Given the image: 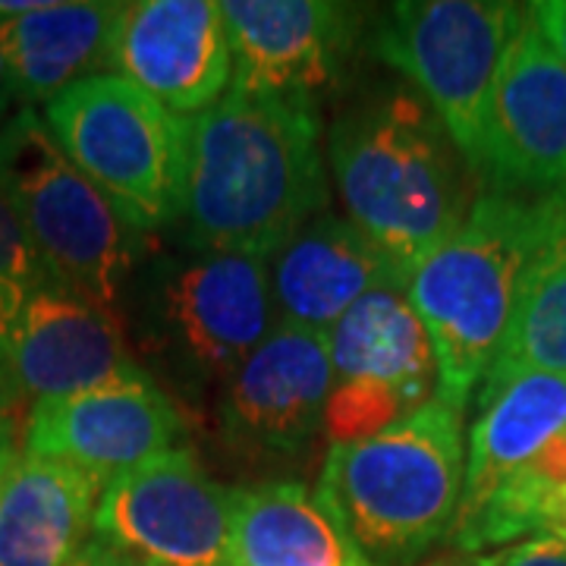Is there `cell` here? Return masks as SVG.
<instances>
[{
	"label": "cell",
	"instance_id": "20",
	"mask_svg": "<svg viewBox=\"0 0 566 566\" xmlns=\"http://www.w3.org/2000/svg\"><path fill=\"white\" fill-rule=\"evenodd\" d=\"M475 403L479 419L472 422L465 441L463 497L450 542L479 520L510 475H516L557 434H564L566 375L526 371Z\"/></svg>",
	"mask_w": 566,
	"mask_h": 566
},
{
	"label": "cell",
	"instance_id": "4",
	"mask_svg": "<svg viewBox=\"0 0 566 566\" xmlns=\"http://www.w3.org/2000/svg\"><path fill=\"white\" fill-rule=\"evenodd\" d=\"M463 479V409L434 394L365 441L331 444L318 497L368 564L409 566L450 538Z\"/></svg>",
	"mask_w": 566,
	"mask_h": 566
},
{
	"label": "cell",
	"instance_id": "15",
	"mask_svg": "<svg viewBox=\"0 0 566 566\" xmlns=\"http://www.w3.org/2000/svg\"><path fill=\"white\" fill-rule=\"evenodd\" d=\"M334 390L327 334L277 324L223 394L227 431L268 453H296L324 428Z\"/></svg>",
	"mask_w": 566,
	"mask_h": 566
},
{
	"label": "cell",
	"instance_id": "17",
	"mask_svg": "<svg viewBox=\"0 0 566 566\" xmlns=\"http://www.w3.org/2000/svg\"><path fill=\"white\" fill-rule=\"evenodd\" d=\"M277 322L327 334L371 290L403 286V274L349 218L318 214L271 259Z\"/></svg>",
	"mask_w": 566,
	"mask_h": 566
},
{
	"label": "cell",
	"instance_id": "10",
	"mask_svg": "<svg viewBox=\"0 0 566 566\" xmlns=\"http://www.w3.org/2000/svg\"><path fill=\"white\" fill-rule=\"evenodd\" d=\"M230 513V488L180 447L104 485L95 538L142 566H233Z\"/></svg>",
	"mask_w": 566,
	"mask_h": 566
},
{
	"label": "cell",
	"instance_id": "27",
	"mask_svg": "<svg viewBox=\"0 0 566 566\" xmlns=\"http://www.w3.org/2000/svg\"><path fill=\"white\" fill-rule=\"evenodd\" d=\"M424 566H485V560H482V554H463V551H457V554H444L438 560H428Z\"/></svg>",
	"mask_w": 566,
	"mask_h": 566
},
{
	"label": "cell",
	"instance_id": "19",
	"mask_svg": "<svg viewBox=\"0 0 566 566\" xmlns=\"http://www.w3.org/2000/svg\"><path fill=\"white\" fill-rule=\"evenodd\" d=\"M102 494V479L76 465L20 453L0 472V566H76Z\"/></svg>",
	"mask_w": 566,
	"mask_h": 566
},
{
	"label": "cell",
	"instance_id": "22",
	"mask_svg": "<svg viewBox=\"0 0 566 566\" xmlns=\"http://www.w3.org/2000/svg\"><path fill=\"white\" fill-rule=\"evenodd\" d=\"M526 371L566 375V211L528 264L501 353L475 400Z\"/></svg>",
	"mask_w": 566,
	"mask_h": 566
},
{
	"label": "cell",
	"instance_id": "18",
	"mask_svg": "<svg viewBox=\"0 0 566 566\" xmlns=\"http://www.w3.org/2000/svg\"><path fill=\"white\" fill-rule=\"evenodd\" d=\"M120 3L39 0L0 17V80L13 114L54 102L70 85L111 73V41Z\"/></svg>",
	"mask_w": 566,
	"mask_h": 566
},
{
	"label": "cell",
	"instance_id": "9",
	"mask_svg": "<svg viewBox=\"0 0 566 566\" xmlns=\"http://www.w3.org/2000/svg\"><path fill=\"white\" fill-rule=\"evenodd\" d=\"M155 324L174 359L208 381H230L277 327L268 262L196 249L164 264Z\"/></svg>",
	"mask_w": 566,
	"mask_h": 566
},
{
	"label": "cell",
	"instance_id": "28",
	"mask_svg": "<svg viewBox=\"0 0 566 566\" xmlns=\"http://www.w3.org/2000/svg\"><path fill=\"white\" fill-rule=\"evenodd\" d=\"M20 453H17V447H13V441H10V434L3 431V424H0V472L7 469V465L13 463Z\"/></svg>",
	"mask_w": 566,
	"mask_h": 566
},
{
	"label": "cell",
	"instance_id": "25",
	"mask_svg": "<svg viewBox=\"0 0 566 566\" xmlns=\"http://www.w3.org/2000/svg\"><path fill=\"white\" fill-rule=\"evenodd\" d=\"M535 20L542 25V32L547 41L557 48V54L566 61V0H538V3H528Z\"/></svg>",
	"mask_w": 566,
	"mask_h": 566
},
{
	"label": "cell",
	"instance_id": "6",
	"mask_svg": "<svg viewBox=\"0 0 566 566\" xmlns=\"http://www.w3.org/2000/svg\"><path fill=\"white\" fill-rule=\"evenodd\" d=\"M54 142L136 233L182 218L189 117L117 73L70 85L44 107Z\"/></svg>",
	"mask_w": 566,
	"mask_h": 566
},
{
	"label": "cell",
	"instance_id": "21",
	"mask_svg": "<svg viewBox=\"0 0 566 566\" xmlns=\"http://www.w3.org/2000/svg\"><path fill=\"white\" fill-rule=\"evenodd\" d=\"M230 504L233 566H371L318 491L300 482L233 488Z\"/></svg>",
	"mask_w": 566,
	"mask_h": 566
},
{
	"label": "cell",
	"instance_id": "13",
	"mask_svg": "<svg viewBox=\"0 0 566 566\" xmlns=\"http://www.w3.org/2000/svg\"><path fill=\"white\" fill-rule=\"evenodd\" d=\"M111 73L136 82L180 117L208 111L230 92L233 82V48L221 3H120L111 41Z\"/></svg>",
	"mask_w": 566,
	"mask_h": 566
},
{
	"label": "cell",
	"instance_id": "2",
	"mask_svg": "<svg viewBox=\"0 0 566 566\" xmlns=\"http://www.w3.org/2000/svg\"><path fill=\"white\" fill-rule=\"evenodd\" d=\"M349 221L409 283L475 205L472 167L422 95L387 88L349 107L327 136Z\"/></svg>",
	"mask_w": 566,
	"mask_h": 566
},
{
	"label": "cell",
	"instance_id": "26",
	"mask_svg": "<svg viewBox=\"0 0 566 566\" xmlns=\"http://www.w3.org/2000/svg\"><path fill=\"white\" fill-rule=\"evenodd\" d=\"M76 566H142V564L129 560L126 554L114 551V547L102 545V542L95 538L92 545L85 547V554H82L80 560H76Z\"/></svg>",
	"mask_w": 566,
	"mask_h": 566
},
{
	"label": "cell",
	"instance_id": "12",
	"mask_svg": "<svg viewBox=\"0 0 566 566\" xmlns=\"http://www.w3.org/2000/svg\"><path fill=\"white\" fill-rule=\"evenodd\" d=\"M180 412L148 375L39 400L25 424V453L76 465L104 485L180 450Z\"/></svg>",
	"mask_w": 566,
	"mask_h": 566
},
{
	"label": "cell",
	"instance_id": "1",
	"mask_svg": "<svg viewBox=\"0 0 566 566\" xmlns=\"http://www.w3.org/2000/svg\"><path fill=\"white\" fill-rule=\"evenodd\" d=\"M327 205L315 102L227 92L189 117L186 237L205 252L271 259Z\"/></svg>",
	"mask_w": 566,
	"mask_h": 566
},
{
	"label": "cell",
	"instance_id": "14",
	"mask_svg": "<svg viewBox=\"0 0 566 566\" xmlns=\"http://www.w3.org/2000/svg\"><path fill=\"white\" fill-rule=\"evenodd\" d=\"M233 92L305 98L340 80L359 35V13L327 0H223Z\"/></svg>",
	"mask_w": 566,
	"mask_h": 566
},
{
	"label": "cell",
	"instance_id": "8",
	"mask_svg": "<svg viewBox=\"0 0 566 566\" xmlns=\"http://www.w3.org/2000/svg\"><path fill=\"white\" fill-rule=\"evenodd\" d=\"M334 390L324 431L356 444L406 419L438 394V356L403 286L363 296L327 331Z\"/></svg>",
	"mask_w": 566,
	"mask_h": 566
},
{
	"label": "cell",
	"instance_id": "5",
	"mask_svg": "<svg viewBox=\"0 0 566 566\" xmlns=\"http://www.w3.org/2000/svg\"><path fill=\"white\" fill-rule=\"evenodd\" d=\"M0 192L54 281L117 318L136 230L63 155L35 107L0 123Z\"/></svg>",
	"mask_w": 566,
	"mask_h": 566
},
{
	"label": "cell",
	"instance_id": "24",
	"mask_svg": "<svg viewBox=\"0 0 566 566\" xmlns=\"http://www.w3.org/2000/svg\"><path fill=\"white\" fill-rule=\"evenodd\" d=\"M485 566H566V545L560 542H523L482 554Z\"/></svg>",
	"mask_w": 566,
	"mask_h": 566
},
{
	"label": "cell",
	"instance_id": "16",
	"mask_svg": "<svg viewBox=\"0 0 566 566\" xmlns=\"http://www.w3.org/2000/svg\"><path fill=\"white\" fill-rule=\"evenodd\" d=\"M3 363L35 403L145 378L123 344L120 322L63 283H48L29 300Z\"/></svg>",
	"mask_w": 566,
	"mask_h": 566
},
{
	"label": "cell",
	"instance_id": "23",
	"mask_svg": "<svg viewBox=\"0 0 566 566\" xmlns=\"http://www.w3.org/2000/svg\"><path fill=\"white\" fill-rule=\"evenodd\" d=\"M48 283L57 281L48 271V264L29 240L25 227L0 192V359H7V353H10L13 331H17L29 300Z\"/></svg>",
	"mask_w": 566,
	"mask_h": 566
},
{
	"label": "cell",
	"instance_id": "7",
	"mask_svg": "<svg viewBox=\"0 0 566 566\" xmlns=\"http://www.w3.org/2000/svg\"><path fill=\"white\" fill-rule=\"evenodd\" d=\"M520 17V3L501 0H403L387 7L375 32V54L419 88L472 174L491 88Z\"/></svg>",
	"mask_w": 566,
	"mask_h": 566
},
{
	"label": "cell",
	"instance_id": "11",
	"mask_svg": "<svg viewBox=\"0 0 566 566\" xmlns=\"http://www.w3.org/2000/svg\"><path fill=\"white\" fill-rule=\"evenodd\" d=\"M475 177L491 192L551 196L566 189V61L532 7L506 44L482 126Z\"/></svg>",
	"mask_w": 566,
	"mask_h": 566
},
{
	"label": "cell",
	"instance_id": "3",
	"mask_svg": "<svg viewBox=\"0 0 566 566\" xmlns=\"http://www.w3.org/2000/svg\"><path fill=\"white\" fill-rule=\"evenodd\" d=\"M566 211V189L551 196L482 192L460 230L406 283L438 356V397L472 403L501 353L528 264Z\"/></svg>",
	"mask_w": 566,
	"mask_h": 566
}]
</instances>
